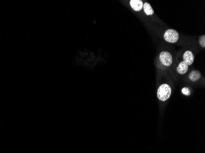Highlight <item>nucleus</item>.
I'll return each instance as SVG.
<instances>
[{"instance_id":"obj_1","label":"nucleus","mask_w":205,"mask_h":153,"mask_svg":"<svg viewBox=\"0 0 205 153\" xmlns=\"http://www.w3.org/2000/svg\"><path fill=\"white\" fill-rule=\"evenodd\" d=\"M171 94V87L167 84L160 85L157 90V97L159 100L162 101H165L168 100Z\"/></svg>"},{"instance_id":"obj_2","label":"nucleus","mask_w":205,"mask_h":153,"mask_svg":"<svg viewBox=\"0 0 205 153\" xmlns=\"http://www.w3.org/2000/svg\"><path fill=\"white\" fill-rule=\"evenodd\" d=\"M179 35L178 32L172 29L168 30L164 34L165 40L170 43L176 42L179 40Z\"/></svg>"},{"instance_id":"obj_3","label":"nucleus","mask_w":205,"mask_h":153,"mask_svg":"<svg viewBox=\"0 0 205 153\" xmlns=\"http://www.w3.org/2000/svg\"><path fill=\"white\" fill-rule=\"evenodd\" d=\"M160 62L166 66H170L172 63V57L170 53L168 51H162L160 54Z\"/></svg>"},{"instance_id":"obj_4","label":"nucleus","mask_w":205,"mask_h":153,"mask_svg":"<svg viewBox=\"0 0 205 153\" xmlns=\"http://www.w3.org/2000/svg\"><path fill=\"white\" fill-rule=\"evenodd\" d=\"M183 58H184V62L186 63L188 66L192 65V63H193L194 61V56L192 52L191 51H186L184 55H183Z\"/></svg>"},{"instance_id":"obj_5","label":"nucleus","mask_w":205,"mask_h":153,"mask_svg":"<svg viewBox=\"0 0 205 153\" xmlns=\"http://www.w3.org/2000/svg\"><path fill=\"white\" fill-rule=\"evenodd\" d=\"M130 4L132 9L135 11H139L143 7V2L141 0H131Z\"/></svg>"},{"instance_id":"obj_6","label":"nucleus","mask_w":205,"mask_h":153,"mask_svg":"<svg viewBox=\"0 0 205 153\" xmlns=\"http://www.w3.org/2000/svg\"><path fill=\"white\" fill-rule=\"evenodd\" d=\"M188 65L186 63H185L184 61H182L178 66L176 70L180 74H184L188 72Z\"/></svg>"},{"instance_id":"obj_7","label":"nucleus","mask_w":205,"mask_h":153,"mask_svg":"<svg viewBox=\"0 0 205 153\" xmlns=\"http://www.w3.org/2000/svg\"><path fill=\"white\" fill-rule=\"evenodd\" d=\"M201 77V74L198 70H193L189 74V79L192 82H196Z\"/></svg>"},{"instance_id":"obj_8","label":"nucleus","mask_w":205,"mask_h":153,"mask_svg":"<svg viewBox=\"0 0 205 153\" xmlns=\"http://www.w3.org/2000/svg\"><path fill=\"white\" fill-rule=\"evenodd\" d=\"M143 9H144V12L148 16H152L154 14V10L149 3L145 2L144 4H143Z\"/></svg>"},{"instance_id":"obj_9","label":"nucleus","mask_w":205,"mask_h":153,"mask_svg":"<svg viewBox=\"0 0 205 153\" xmlns=\"http://www.w3.org/2000/svg\"><path fill=\"white\" fill-rule=\"evenodd\" d=\"M200 44L201 45L202 47H205V36L203 35L200 37Z\"/></svg>"},{"instance_id":"obj_10","label":"nucleus","mask_w":205,"mask_h":153,"mask_svg":"<svg viewBox=\"0 0 205 153\" xmlns=\"http://www.w3.org/2000/svg\"><path fill=\"white\" fill-rule=\"evenodd\" d=\"M182 93L186 96H189L190 94V91L188 88H184L182 89Z\"/></svg>"}]
</instances>
